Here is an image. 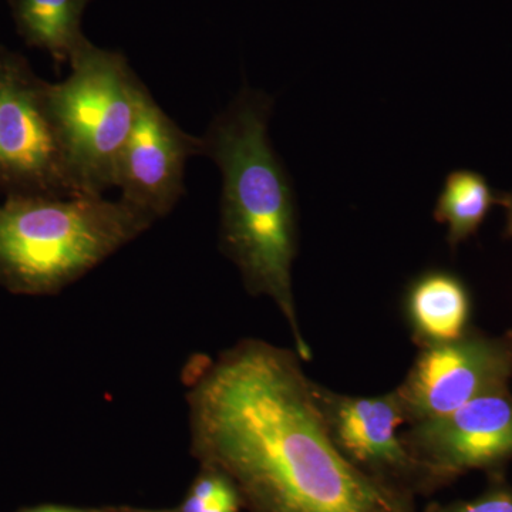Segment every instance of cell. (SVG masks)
<instances>
[{
  "label": "cell",
  "instance_id": "cell-1",
  "mask_svg": "<svg viewBox=\"0 0 512 512\" xmlns=\"http://www.w3.org/2000/svg\"><path fill=\"white\" fill-rule=\"evenodd\" d=\"M295 350L244 339L188 377L191 453L232 481L248 512H416L330 436Z\"/></svg>",
  "mask_w": 512,
  "mask_h": 512
},
{
  "label": "cell",
  "instance_id": "cell-2",
  "mask_svg": "<svg viewBox=\"0 0 512 512\" xmlns=\"http://www.w3.org/2000/svg\"><path fill=\"white\" fill-rule=\"evenodd\" d=\"M272 101L244 89L215 117L204 156L222 174L220 248L234 262L249 295L266 296L281 312L302 362L312 360L292 289L298 255V204L288 171L268 136Z\"/></svg>",
  "mask_w": 512,
  "mask_h": 512
},
{
  "label": "cell",
  "instance_id": "cell-3",
  "mask_svg": "<svg viewBox=\"0 0 512 512\" xmlns=\"http://www.w3.org/2000/svg\"><path fill=\"white\" fill-rule=\"evenodd\" d=\"M153 224L123 201L103 195H5L0 285L15 295H56Z\"/></svg>",
  "mask_w": 512,
  "mask_h": 512
},
{
  "label": "cell",
  "instance_id": "cell-4",
  "mask_svg": "<svg viewBox=\"0 0 512 512\" xmlns=\"http://www.w3.org/2000/svg\"><path fill=\"white\" fill-rule=\"evenodd\" d=\"M70 76L50 83L53 110L84 194L103 195L116 183L146 86L116 50L89 39L69 62Z\"/></svg>",
  "mask_w": 512,
  "mask_h": 512
},
{
  "label": "cell",
  "instance_id": "cell-5",
  "mask_svg": "<svg viewBox=\"0 0 512 512\" xmlns=\"http://www.w3.org/2000/svg\"><path fill=\"white\" fill-rule=\"evenodd\" d=\"M0 194L80 197L50 83L0 45Z\"/></svg>",
  "mask_w": 512,
  "mask_h": 512
},
{
  "label": "cell",
  "instance_id": "cell-6",
  "mask_svg": "<svg viewBox=\"0 0 512 512\" xmlns=\"http://www.w3.org/2000/svg\"><path fill=\"white\" fill-rule=\"evenodd\" d=\"M315 394L336 446L367 476L414 498L453 483L404 443L399 429L407 421L396 390L382 396H349L315 383Z\"/></svg>",
  "mask_w": 512,
  "mask_h": 512
},
{
  "label": "cell",
  "instance_id": "cell-7",
  "mask_svg": "<svg viewBox=\"0 0 512 512\" xmlns=\"http://www.w3.org/2000/svg\"><path fill=\"white\" fill-rule=\"evenodd\" d=\"M511 379L512 332L487 336L468 330L453 342L421 348L409 375L394 390L412 426L508 389Z\"/></svg>",
  "mask_w": 512,
  "mask_h": 512
},
{
  "label": "cell",
  "instance_id": "cell-8",
  "mask_svg": "<svg viewBox=\"0 0 512 512\" xmlns=\"http://www.w3.org/2000/svg\"><path fill=\"white\" fill-rule=\"evenodd\" d=\"M204 156L202 137L185 133L146 90L117 163L120 200L148 220L167 217L184 195L185 165Z\"/></svg>",
  "mask_w": 512,
  "mask_h": 512
},
{
  "label": "cell",
  "instance_id": "cell-9",
  "mask_svg": "<svg viewBox=\"0 0 512 512\" xmlns=\"http://www.w3.org/2000/svg\"><path fill=\"white\" fill-rule=\"evenodd\" d=\"M402 437L414 456L451 480L512 460L510 389L484 394L454 412L412 424Z\"/></svg>",
  "mask_w": 512,
  "mask_h": 512
},
{
  "label": "cell",
  "instance_id": "cell-10",
  "mask_svg": "<svg viewBox=\"0 0 512 512\" xmlns=\"http://www.w3.org/2000/svg\"><path fill=\"white\" fill-rule=\"evenodd\" d=\"M470 289L447 269L431 268L414 276L403 295V311L420 348L463 338L470 330Z\"/></svg>",
  "mask_w": 512,
  "mask_h": 512
},
{
  "label": "cell",
  "instance_id": "cell-11",
  "mask_svg": "<svg viewBox=\"0 0 512 512\" xmlns=\"http://www.w3.org/2000/svg\"><path fill=\"white\" fill-rule=\"evenodd\" d=\"M92 0H8L16 32L29 47L45 50L57 66L69 63L86 42L84 10Z\"/></svg>",
  "mask_w": 512,
  "mask_h": 512
},
{
  "label": "cell",
  "instance_id": "cell-12",
  "mask_svg": "<svg viewBox=\"0 0 512 512\" xmlns=\"http://www.w3.org/2000/svg\"><path fill=\"white\" fill-rule=\"evenodd\" d=\"M494 205H498V192L483 174L454 170L444 180L433 217L446 225L447 242L454 251L477 234Z\"/></svg>",
  "mask_w": 512,
  "mask_h": 512
},
{
  "label": "cell",
  "instance_id": "cell-13",
  "mask_svg": "<svg viewBox=\"0 0 512 512\" xmlns=\"http://www.w3.org/2000/svg\"><path fill=\"white\" fill-rule=\"evenodd\" d=\"M178 512H241V497L221 471L201 467Z\"/></svg>",
  "mask_w": 512,
  "mask_h": 512
},
{
  "label": "cell",
  "instance_id": "cell-14",
  "mask_svg": "<svg viewBox=\"0 0 512 512\" xmlns=\"http://www.w3.org/2000/svg\"><path fill=\"white\" fill-rule=\"evenodd\" d=\"M424 512H512V488L497 484L471 501L433 503Z\"/></svg>",
  "mask_w": 512,
  "mask_h": 512
},
{
  "label": "cell",
  "instance_id": "cell-15",
  "mask_svg": "<svg viewBox=\"0 0 512 512\" xmlns=\"http://www.w3.org/2000/svg\"><path fill=\"white\" fill-rule=\"evenodd\" d=\"M498 205L505 211L504 237L512 239V192H498Z\"/></svg>",
  "mask_w": 512,
  "mask_h": 512
},
{
  "label": "cell",
  "instance_id": "cell-16",
  "mask_svg": "<svg viewBox=\"0 0 512 512\" xmlns=\"http://www.w3.org/2000/svg\"><path fill=\"white\" fill-rule=\"evenodd\" d=\"M22 512H77V508L63 507V505H39Z\"/></svg>",
  "mask_w": 512,
  "mask_h": 512
},
{
  "label": "cell",
  "instance_id": "cell-17",
  "mask_svg": "<svg viewBox=\"0 0 512 512\" xmlns=\"http://www.w3.org/2000/svg\"><path fill=\"white\" fill-rule=\"evenodd\" d=\"M77 512H124V508H104V510H77Z\"/></svg>",
  "mask_w": 512,
  "mask_h": 512
},
{
  "label": "cell",
  "instance_id": "cell-18",
  "mask_svg": "<svg viewBox=\"0 0 512 512\" xmlns=\"http://www.w3.org/2000/svg\"><path fill=\"white\" fill-rule=\"evenodd\" d=\"M124 512H178V510H127L124 508Z\"/></svg>",
  "mask_w": 512,
  "mask_h": 512
}]
</instances>
